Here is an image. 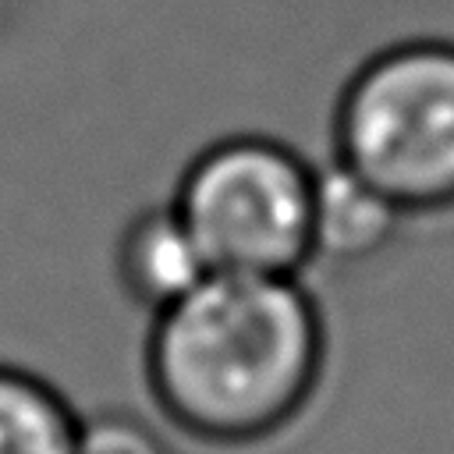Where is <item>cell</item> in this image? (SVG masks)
Returning <instances> with one entry per match:
<instances>
[{"label":"cell","mask_w":454,"mask_h":454,"mask_svg":"<svg viewBox=\"0 0 454 454\" xmlns=\"http://www.w3.org/2000/svg\"><path fill=\"white\" fill-rule=\"evenodd\" d=\"M149 319V394L199 443L270 440L319 387L326 326L301 277L209 273Z\"/></svg>","instance_id":"6da1fadb"},{"label":"cell","mask_w":454,"mask_h":454,"mask_svg":"<svg viewBox=\"0 0 454 454\" xmlns=\"http://www.w3.org/2000/svg\"><path fill=\"white\" fill-rule=\"evenodd\" d=\"M333 160L408 216L454 209V43L408 39L372 53L337 99Z\"/></svg>","instance_id":"7a4b0ae2"},{"label":"cell","mask_w":454,"mask_h":454,"mask_svg":"<svg viewBox=\"0 0 454 454\" xmlns=\"http://www.w3.org/2000/svg\"><path fill=\"white\" fill-rule=\"evenodd\" d=\"M316 163L270 135H227L192 156L170 202L213 273L301 277L312 266Z\"/></svg>","instance_id":"3957f363"},{"label":"cell","mask_w":454,"mask_h":454,"mask_svg":"<svg viewBox=\"0 0 454 454\" xmlns=\"http://www.w3.org/2000/svg\"><path fill=\"white\" fill-rule=\"evenodd\" d=\"M114 273L121 291L149 316L181 301L213 270L184 227L174 202L145 206L121 227L114 248Z\"/></svg>","instance_id":"277c9868"},{"label":"cell","mask_w":454,"mask_h":454,"mask_svg":"<svg viewBox=\"0 0 454 454\" xmlns=\"http://www.w3.org/2000/svg\"><path fill=\"white\" fill-rule=\"evenodd\" d=\"M404 223L408 213L340 160L316 167L312 259L337 266L369 262L387 245H394Z\"/></svg>","instance_id":"5b68a950"},{"label":"cell","mask_w":454,"mask_h":454,"mask_svg":"<svg viewBox=\"0 0 454 454\" xmlns=\"http://www.w3.org/2000/svg\"><path fill=\"white\" fill-rule=\"evenodd\" d=\"M78 422L53 383L0 362V454H74Z\"/></svg>","instance_id":"8992f818"},{"label":"cell","mask_w":454,"mask_h":454,"mask_svg":"<svg viewBox=\"0 0 454 454\" xmlns=\"http://www.w3.org/2000/svg\"><path fill=\"white\" fill-rule=\"evenodd\" d=\"M74 454H170V447L131 411H96L82 415Z\"/></svg>","instance_id":"52a82bcc"}]
</instances>
